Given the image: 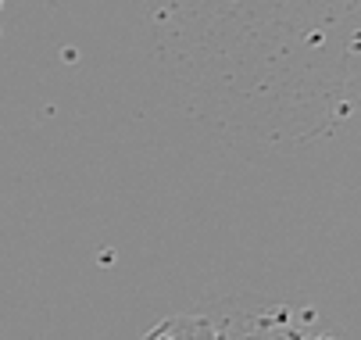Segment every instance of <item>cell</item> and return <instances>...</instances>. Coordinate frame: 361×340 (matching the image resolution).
Instances as JSON below:
<instances>
[{
	"mask_svg": "<svg viewBox=\"0 0 361 340\" xmlns=\"http://www.w3.org/2000/svg\"><path fill=\"white\" fill-rule=\"evenodd\" d=\"M0 8H4V0H0Z\"/></svg>",
	"mask_w": 361,
	"mask_h": 340,
	"instance_id": "obj_1",
	"label": "cell"
}]
</instances>
